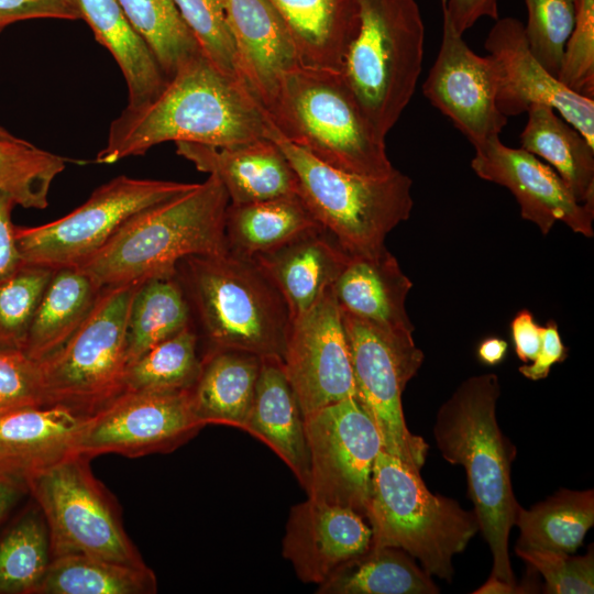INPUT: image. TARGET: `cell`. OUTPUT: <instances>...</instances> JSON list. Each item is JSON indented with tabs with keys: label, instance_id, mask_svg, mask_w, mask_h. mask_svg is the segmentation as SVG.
Listing matches in <instances>:
<instances>
[{
	"label": "cell",
	"instance_id": "36",
	"mask_svg": "<svg viewBox=\"0 0 594 594\" xmlns=\"http://www.w3.org/2000/svg\"><path fill=\"white\" fill-rule=\"evenodd\" d=\"M199 341L193 324L157 343L128 365L129 391H187L201 370Z\"/></svg>",
	"mask_w": 594,
	"mask_h": 594
},
{
	"label": "cell",
	"instance_id": "34",
	"mask_svg": "<svg viewBox=\"0 0 594 594\" xmlns=\"http://www.w3.org/2000/svg\"><path fill=\"white\" fill-rule=\"evenodd\" d=\"M190 324V308L175 276L154 278L139 285L127 320L128 365Z\"/></svg>",
	"mask_w": 594,
	"mask_h": 594
},
{
	"label": "cell",
	"instance_id": "42",
	"mask_svg": "<svg viewBox=\"0 0 594 594\" xmlns=\"http://www.w3.org/2000/svg\"><path fill=\"white\" fill-rule=\"evenodd\" d=\"M173 1L205 57L226 75L242 81L222 0Z\"/></svg>",
	"mask_w": 594,
	"mask_h": 594
},
{
	"label": "cell",
	"instance_id": "9",
	"mask_svg": "<svg viewBox=\"0 0 594 594\" xmlns=\"http://www.w3.org/2000/svg\"><path fill=\"white\" fill-rule=\"evenodd\" d=\"M138 286L101 289L80 327L40 362L45 405L90 416L124 391L127 320Z\"/></svg>",
	"mask_w": 594,
	"mask_h": 594
},
{
	"label": "cell",
	"instance_id": "41",
	"mask_svg": "<svg viewBox=\"0 0 594 594\" xmlns=\"http://www.w3.org/2000/svg\"><path fill=\"white\" fill-rule=\"evenodd\" d=\"M524 32L534 57L558 78L565 44L573 30L579 0H525Z\"/></svg>",
	"mask_w": 594,
	"mask_h": 594
},
{
	"label": "cell",
	"instance_id": "19",
	"mask_svg": "<svg viewBox=\"0 0 594 594\" xmlns=\"http://www.w3.org/2000/svg\"><path fill=\"white\" fill-rule=\"evenodd\" d=\"M371 544L372 530L364 517L308 497L289 510L282 554L301 582L319 586Z\"/></svg>",
	"mask_w": 594,
	"mask_h": 594
},
{
	"label": "cell",
	"instance_id": "2",
	"mask_svg": "<svg viewBox=\"0 0 594 594\" xmlns=\"http://www.w3.org/2000/svg\"><path fill=\"white\" fill-rule=\"evenodd\" d=\"M494 373L464 380L438 409L433 437L442 458L465 470L468 496L492 559V578L516 585L508 539L520 507L512 483L516 448L501 430Z\"/></svg>",
	"mask_w": 594,
	"mask_h": 594
},
{
	"label": "cell",
	"instance_id": "33",
	"mask_svg": "<svg viewBox=\"0 0 594 594\" xmlns=\"http://www.w3.org/2000/svg\"><path fill=\"white\" fill-rule=\"evenodd\" d=\"M319 594H437L440 592L422 568L404 550L371 547L339 568L317 587Z\"/></svg>",
	"mask_w": 594,
	"mask_h": 594
},
{
	"label": "cell",
	"instance_id": "4",
	"mask_svg": "<svg viewBox=\"0 0 594 594\" xmlns=\"http://www.w3.org/2000/svg\"><path fill=\"white\" fill-rule=\"evenodd\" d=\"M175 277L187 298L201 353L240 350L282 360L289 307L261 266L227 251L183 258Z\"/></svg>",
	"mask_w": 594,
	"mask_h": 594
},
{
	"label": "cell",
	"instance_id": "35",
	"mask_svg": "<svg viewBox=\"0 0 594 594\" xmlns=\"http://www.w3.org/2000/svg\"><path fill=\"white\" fill-rule=\"evenodd\" d=\"M156 588L148 566L72 554L52 558L36 594H150Z\"/></svg>",
	"mask_w": 594,
	"mask_h": 594
},
{
	"label": "cell",
	"instance_id": "49",
	"mask_svg": "<svg viewBox=\"0 0 594 594\" xmlns=\"http://www.w3.org/2000/svg\"><path fill=\"white\" fill-rule=\"evenodd\" d=\"M440 4L462 35L483 16L498 19L497 0H440Z\"/></svg>",
	"mask_w": 594,
	"mask_h": 594
},
{
	"label": "cell",
	"instance_id": "16",
	"mask_svg": "<svg viewBox=\"0 0 594 594\" xmlns=\"http://www.w3.org/2000/svg\"><path fill=\"white\" fill-rule=\"evenodd\" d=\"M442 10V38L424 82V95L472 143L499 138L507 124L497 107L498 67L491 56L474 53Z\"/></svg>",
	"mask_w": 594,
	"mask_h": 594
},
{
	"label": "cell",
	"instance_id": "3",
	"mask_svg": "<svg viewBox=\"0 0 594 594\" xmlns=\"http://www.w3.org/2000/svg\"><path fill=\"white\" fill-rule=\"evenodd\" d=\"M229 196L209 175L190 190L129 219L80 268L101 290L174 277L178 263L191 255L228 251L224 237Z\"/></svg>",
	"mask_w": 594,
	"mask_h": 594
},
{
	"label": "cell",
	"instance_id": "1",
	"mask_svg": "<svg viewBox=\"0 0 594 594\" xmlns=\"http://www.w3.org/2000/svg\"><path fill=\"white\" fill-rule=\"evenodd\" d=\"M267 114L244 84L200 54L150 103L127 108L109 128L96 162L113 164L167 141L231 146L264 136Z\"/></svg>",
	"mask_w": 594,
	"mask_h": 594
},
{
	"label": "cell",
	"instance_id": "10",
	"mask_svg": "<svg viewBox=\"0 0 594 594\" xmlns=\"http://www.w3.org/2000/svg\"><path fill=\"white\" fill-rule=\"evenodd\" d=\"M89 461L72 454L25 479L46 520L52 558L80 554L146 568Z\"/></svg>",
	"mask_w": 594,
	"mask_h": 594
},
{
	"label": "cell",
	"instance_id": "51",
	"mask_svg": "<svg viewBox=\"0 0 594 594\" xmlns=\"http://www.w3.org/2000/svg\"><path fill=\"white\" fill-rule=\"evenodd\" d=\"M25 492L24 480L0 470V522Z\"/></svg>",
	"mask_w": 594,
	"mask_h": 594
},
{
	"label": "cell",
	"instance_id": "38",
	"mask_svg": "<svg viewBox=\"0 0 594 594\" xmlns=\"http://www.w3.org/2000/svg\"><path fill=\"white\" fill-rule=\"evenodd\" d=\"M67 161L20 138L0 140V193L16 206L45 209L51 186Z\"/></svg>",
	"mask_w": 594,
	"mask_h": 594
},
{
	"label": "cell",
	"instance_id": "12",
	"mask_svg": "<svg viewBox=\"0 0 594 594\" xmlns=\"http://www.w3.org/2000/svg\"><path fill=\"white\" fill-rule=\"evenodd\" d=\"M355 398L373 419L382 449L420 472L428 444L407 427L402 395L424 363L413 336L397 333L343 314Z\"/></svg>",
	"mask_w": 594,
	"mask_h": 594
},
{
	"label": "cell",
	"instance_id": "13",
	"mask_svg": "<svg viewBox=\"0 0 594 594\" xmlns=\"http://www.w3.org/2000/svg\"><path fill=\"white\" fill-rule=\"evenodd\" d=\"M310 460L308 497L350 508L365 518L378 430L355 397L305 417Z\"/></svg>",
	"mask_w": 594,
	"mask_h": 594
},
{
	"label": "cell",
	"instance_id": "31",
	"mask_svg": "<svg viewBox=\"0 0 594 594\" xmlns=\"http://www.w3.org/2000/svg\"><path fill=\"white\" fill-rule=\"evenodd\" d=\"M99 292L80 268L55 270L33 317L23 352L36 362L55 353L88 317Z\"/></svg>",
	"mask_w": 594,
	"mask_h": 594
},
{
	"label": "cell",
	"instance_id": "30",
	"mask_svg": "<svg viewBox=\"0 0 594 594\" xmlns=\"http://www.w3.org/2000/svg\"><path fill=\"white\" fill-rule=\"evenodd\" d=\"M527 114L521 148L550 163L576 201L594 206V146L549 106H531Z\"/></svg>",
	"mask_w": 594,
	"mask_h": 594
},
{
	"label": "cell",
	"instance_id": "7",
	"mask_svg": "<svg viewBox=\"0 0 594 594\" xmlns=\"http://www.w3.org/2000/svg\"><path fill=\"white\" fill-rule=\"evenodd\" d=\"M360 24L340 74L381 139L411 100L424 61L425 25L415 0H359Z\"/></svg>",
	"mask_w": 594,
	"mask_h": 594
},
{
	"label": "cell",
	"instance_id": "14",
	"mask_svg": "<svg viewBox=\"0 0 594 594\" xmlns=\"http://www.w3.org/2000/svg\"><path fill=\"white\" fill-rule=\"evenodd\" d=\"M189 391H123L88 416L76 453L140 458L176 450L205 427Z\"/></svg>",
	"mask_w": 594,
	"mask_h": 594
},
{
	"label": "cell",
	"instance_id": "54",
	"mask_svg": "<svg viewBox=\"0 0 594 594\" xmlns=\"http://www.w3.org/2000/svg\"><path fill=\"white\" fill-rule=\"evenodd\" d=\"M16 136L8 132L3 127L0 125V140H14Z\"/></svg>",
	"mask_w": 594,
	"mask_h": 594
},
{
	"label": "cell",
	"instance_id": "46",
	"mask_svg": "<svg viewBox=\"0 0 594 594\" xmlns=\"http://www.w3.org/2000/svg\"><path fill=\"white\" fill-rule=\"evenodd\" d=\"M78 20L69 0H0V32L8 25L30 19Z\"/></svg>",
	"mask_w": 594,
	"mask_h": 594
},
{
	"label": "cell",
	"instance_id": "17",
	"mask_svg": "<svg viewBox=\"0 0 594 594\" xmlns=\"http://www.w3.org/2000/svg\"><path fill=\"white\" fill-rule=\"evenodd\" d=\"M484 47L498 67L497 107L505 117L549 106L594 146V99L566 88L531 54L524 24L515 18L497 19Z\"/></svg>",
	"mask_w": 594,
	"mask_h": 594
},
{
	"label": "cell",
	"instance_id": "5",
	"mask_svg": "<svg viewBox=\"0 0 594 594\" xmlns=\"http://www.w3.org/2000/svg\"><path fill=\"white\" fill-rule=\"evenodd\" d=\"M265 111L285 139L329 166L373 178L395 169L340 72L298 66Z\"/></svg>",
	"mask_w": 594,
	"mask_h": 594
},
{
	"label": "cell",
	"instance_id": "22",
	"mask_svg": "<svg viewBox=\"0 0 594 594\" xmlns=\"http://www.w3.org/2000/svg\"><path fill=\"white\" fill-rule=\"evenodd\" d=\"M88 416L45 405L0 415V470L25 481L65 458L76 448Z\"/></svg>",
	"mask_w": 594,
	"mask_h": 594
},
{
	"label": "cell",
	"instance_id": "8",
	"mask_svg": "<svg viewBox=\"0 0 594 594\" xmlns=\"http://www.w3.org/2000/svg\"><path fill=\"white\" fill-rule=\"evenodd\" d=\"M264 136L286 156L314 218L348 254L381 249L387 234L409 218L413 180L398 169L383 178L337 169L285 139L268 116Z\"/></svg>",
	"mask_w": 594,
	"mask_h": 594
},
{
	"label": "cell",
	"instance_id": "32",
	"mask_svg": "<svg viewBox=\"0 0 594 594\" xmlns=\"http://www.w3.org/2000/svg\"><path fill=\"white\" fill-rule=\"evenodd\" d=\"M594 525V491L560 488L529 509L519 507L515 549L574 553Z\"/></svg>",
	"mask_w": 594,
	"mask_h": 594
},
{
	"label": "cell",
	"instance_id": "25",
	"mask_svg": "<svg viewBox=\"0 0 594 594\" xmlns=\"http://www.w3.org/2000/svg\"><path fill=\"white\" fill-rule=\"evenodd\" d=\"M349 256L321 228L253 260L278 288L294 319L309 310L333 285Z\"/></svg>",
	"mask_w": 594,
	"mask_h": 594
},
{
	"label": "cell",
	"instance_id": "50",
	"mask_svg": "<svg viewBox=\"0 0 594 594\" xmlns=\"http://www.w3.org/2000/svg\"><path fill=\"white\" fill-rule=\"evenodd\" d=\"M541 328L528 309L520 310L510 322L515 353L522 362L535 360L541 342Z\"/></svg>",
	"mask_w": 594,
	"mask_h": 594
},
{
	"label": "cell",
	"instance_id": "20",
	"mask_svg": "<svg viewBox=\"0 0 594 594\" xmlns=\"http://www.w3.org/2000/svg\"><path fill=\"white\" fill-rule=\"evenodd\" d=\"M241 79L267 109L280 80L301 64L293 38L268 0H222Z\"/></svg>",
	"mask_w": 594,
	"mask_h": 594
},
{
	"label": "cell",
	"instance_id": "44",
	"mask_svg": "<svg viewBox=\"0 0 594 594\" xmlns=\"http://www.w3.org/2000/svg\"><path fill=\"white\" fill-rule=\"evenodd\" d=\"M558 79L581 96L594 97V0H579Z\"/></svg>",
	"mask_w": 594,
	"mask_h": 594
},
{
	"label": "cell",
	"instance_id": "11",
	"mask_svg": "<svg viewBox=\"0 0 594 594\" xmlns=\"http://www.w3.org/2000/svg\"><path fill=\"white\" fill-rule=\"evenodd\" d=\"M195 185L118 176L96 188L68 215L42 226L15 228L22 263L52 270L79 267L134 215Z\"/></svg>",
	"mask_w": 594,
	"mask_h": 594
},
{
	"label": "cell",
	"instance_id": "15",
	"mask_svg": "<svg viewBox=\"0 0 594 594\" xmlns=\"http://www.w3.org/2000/svg\"><path fill=\"white\" fill-rule=\"evenodd\" d=\"M282 363L304 418L355 397L348 337L332 286L292 320Z\"/></svg>",
	"mask_w": 594,
	"mask_h": 594
},
{
	"label": "cell",
	"instance_id": "28",
	"mask_svg": "<svg viewBox=\"0 0 594 594\" xmlns=\"http://www.w3.org/2000/svg\"><path fill=\"white\" fill-rule=\"evenodd\" d=\"M262 358L240 350L201 355L199 376L190 388L195 415L206 425L243 430L252 408Z\"/></svg>",
	"mask_w": 594,
	"mask_h": 594
},
{
	"label": "cell",
	"instance_id": "23",
	"mask_svg": "<svg viewBox=\"0 0 594 594\" xmlns=\"http://www.w3.org/2000/svg\"><path fill=\"white\" fill-rule=\"evenodd\" d=\"M411 287L385 245L372 253L350 255L332 285L341 312L408 336L415 330L405 306Z\"/></svg>",
	"mask_w": 594,
	"mask_h": 594
},
{
	"label": "cell",
	"instance_id": "45",
	"mask_svg": "<svg viewBox=\"0 0 594 594\" xmlns=\"http://www.w3.org/2000/svg\"><path fill=\"white\" fill-rule=\"evenodd\" d=\"M32 406H45L40 362L21 350H0V415Z\"/></svg>",
	"mask_w": 594,
	"mask_h": 594
},
{
	"label": "cell",
	"instance_id": "26",
	"mask_svg": "<svg viewBox=\"0 0 594 594\" xmlns=\"http://www.w3.org/2000/svg\"><path fill=\"white\" fill-rule=\"evenodd\" d=\"M268 1L286 25L304 66L340 72L359 30V0Z\"/></svg>",
	"mask_w": 594,
	"mask_h": 594
},
{
	"label": "cell",
	"instance_id": "52",
	"mask_svg": "<svg viewBox=\"0 0 594 594\" xmlns=\"http://www.w3.org/2000/svg\"><path fill=\"white\" fill-rule=\"evenodd\" d=\"M508 344L505 340L496 337H490L479 344V360L490 366L499 364L506 356Z\"/></svg>",
	"mask_w": 594,
	"mask_h": 594
},
{
	"label": "cell",
	"instance_id": "37",
	"mask_svg": "<svg viewBox=\"0 0 594 594\" xmlns=\"http://www.w3.org/2000/svg\"><path fill=\"white\" fill-rule=\"evenodd\" d=\"M169 80L187 62L202 54L173 0H118Z\"/></svg>",
	"mask_w": 594,
	"mask_h": 594
},
{
	"label": "cell",
	"instance_id": "29",
	"mask_svg": "<svg viewBox=\"0 0 594 594\" xmlns=\"http://www.w3.org/2000/svg\"><path fill=\"white\" fill-rule=\"evenodd\" d=\"M322 227L298 194L234 205L226 212L228 251L253 258Z\"/></svg>",
	"mask_w": 594,
	"mask_h": 594
},
{
	"label": "cell",
	"instance_id": "48",
	"mask_svg": "<svg viewBox=\"0 0 594 594\" xmlns=\"http://www.w3.org/2000/svg\"><path fill=\"white\" fill-rule=\"evenodd\" d=\"M14 201L0 193V282L22 266V258L15 238V227L11 221Z\"/></svg>",
	"mask_w": 594,
	"mask_h": 594
},
{
	"label": "cell",
	"instance_id": "6",
	"mask_svg": "<svg viewBox=\"0 0 594 594\" xmlns=\"http://www.w3.org/2000/svg\"><path fill=\"white\" fill-rule=\"evenodd\" d=\"M365 519L371 547H392L417 559L425 572L451 582L453 557L480 530L473 510L431 493L420 472L384 451L374 462Z\"/></svg>",
	"mask_w": 594,
	"mask_h": 594
},
{
	"label": "cell",
	"instance_id": "21",
	"mask_svg": "<svg viewBox=\"0 0 594 594\" xmlns=\"http://www.w3.org/2000/svg\"><path fill=\"white\" fill-rule=\"evenodd\" d=\"M176 153L223 185L230 204L298 194L297 178L277 144L263 136L231 146L175 142Z\"/></svg>",
	"mask_w": 594,
	"mask_h": 594
},
{
	"label": "cell",
	"instance_id": "47",
	"mask_svg": "<svg viewBox=\"0 0 594 594\" xmlns=\"http://www.w3.org/2000/svg\"><path fill=\"white\" fill-rule=\"evenodd\" d=\"M568 350L562 343L558 324L549 321L541 328L539 351L530 364L519 366V373L530 381L547 378L552 365L565 360Z\"/></svg>",
	"mask_w": 594,
	"mask_h": 594
},
{
	"label": "cell",
	"instance_id": "40",
	"mask_svg": "<svg viewBox=\"0 0 594 594\" xmlns=\"http://www.w3.org/2000/svg\"><path fill=\"white\" fill-rule=\"evenodd\" d=\"M54 271L22 264L0 282V350L23 351L33 317Z\"/></svg>",
	"mask_w": 594,
	"mask_h": 594
},
{
	"label": "cell",
	"instance_id": "39",
	"mask_svg": "<svg viewBox=\"0 0 594 594\" xmlns=\"http://www.w3.org/2000/svg\"><path fill=\"white\" fill-rule=\"evenodd\" d=\"M51 557L44 522L35 514L21 517L0 539V594H36Z\"/></svg>",
	"mask_w": 594,
	"mask_h": 594
},
{
	"label": "cell",
	"instance_id": "43",
	"mask_svg": "<svg viewBox=\"0 0 594 594\" xmlns=\"http://www.w3.org/2000/svg\"><path fill=\"white\" fill-rule=\"evenodd\" d=\"M515 552L542 575L544 580L543 593H594V554L592 547L584 556L519 549H515Z\"/></svg>",
	"mask_w": 594,
	"mask_h": 594
},
{
	"label": "cell",
	"instance_id": "24",
	"mask_svg": "<svg viewBox=\"0 0 594 594\" xmlns=\"http://www.w3.org/2000/svg\"><path fill=\"white\" fill-rule=\"evenodd\" d=\"M243 431L274 451L307 493L310 460L305 418L278 358H262L255 396Z\"/></svg>",
	"mask_w": 594,
	"mask_h": 594
},
{
	"label": "cell",
	"instance_id": "53",
	"mask_svg": "<svg viewBox=\"0 0 594 594\" xmlns=\"http://www.w3.org/2000/svg\"><path fill=\"white\" fill-rule=\"evenodd\" d=\"M529 587L519 586L518 584L512 585L496 578L490 576L488 580L473 593L476 594H513V593H527Z\"/></svg>",
	"mask_w": 594,
	"mask_h": 594
},
{
	"label": "cell",
	"instance_id": "18",
	"mask_svg": "<svg viewBox=\"0 0 594 594\" xmlns=\"http://www.w3.org/2000/svg\"><path fill=\"white\" fill-rule=\"evenodd\" d=\"M474 150L471 166L475 174L509 189L521 217L535 223L543 235L560 221L575 233L593 237L594 206L576 201L557 172L536 155L521 147H508L499 138Z\"/></svg>",
	"mask_w": 594,
	"mask_h": 594
},
{
	"label": "cell",
	"instance_id": "27",
	"mask_svg": "<svg viewBox=\"0 0 594 594\" xmlns=\"http://www.w3.org/2000/svg\"><path fill=\"white\" fill-rule=\"evenodd\" d=\"M69 1L121 68L128 87L127 108H140L155 99L168 79L118 0Z\"/></svg>",
	"mask_w": 594,
	"mask_h": 594
}]
</instances>
